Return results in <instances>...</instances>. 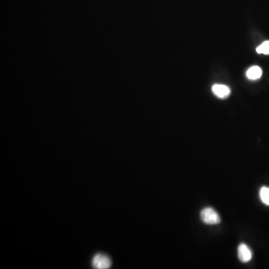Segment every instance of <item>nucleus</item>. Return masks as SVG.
<instances>
[{"label":"nucleus","instance_id":"f257e3e1","mask_svg":"<svg viewBox=\"0 0 269 269\" xmlns=\"http://www.w3.org/2000/svg\"><path fill=\"white\" fill-rule=\"evenodd\" d=\"M201 219L206 224H217L221 222L220 216L212 208H205L201 211Z\"/></svg>","mask_w":269,"mask_h":269},{"label":"nucleus","instance_id":"f03ea898","mask_svg":"<svg viewBox=\"0 0 269 269\" xmlns=\"http://www.w3.org/2000/svg\"><path fill=\"white\" fill-rule=\"evenodd\" d=\"M92 266L94 269H110L112 266V260L107 255L98 253L93 257L92 260Z\"/></svg>","mask_w":269,"mask_h":269},{"label":"nucleus","instance_id":"7ed1b4c3","mask_svg":"<svg viewBox=\"0 0 269 269\" xmlns=\"http://www.w3.org/2000/svg\"><path fill=\"white\" fill-rule=\"evenodd\" d=\"M238 257L242 263H247L252 258V253L246 245L241 244L238 248Z\"/></svg>","mask_w":269,"mask_h":269},{"label":"nucleus","instance_id":"20e7f679","mask_svg":"<svg viewBox=\"0 0 269 269\" xmlns=\"http://www.w3.org/2000/svg\"><path fill=\"white\" fill-rule=\"evenodd\" d=\"M212 90L214 94L221 99L226 98L230 93V89L224 85H214Z\"/></svg>","mask_w":269,"mask_h":269},{"label":"nucleus","instance_id":"39448f33","mask_svg":"<svg viewBox=\"0 0 269 269\" xmlns=\"http://www.w3.org/2000/svg\"><path fill=\"white\" fill-rule=\"evenodd\" d=\"M262 74H263V71L258 66L252 67L247 70V73H246L247 77L249 79H251V80L260 79Z\"/></svg>","mask_w":269,"mask_h":269},{"label":"nucleus","instance_id":"423d86ee","mask_svg":"<svg viewBox=\"0 0 269 269\" xmlns=\"http://www.w3.org/2000/svg\"><path fill=\"white\" fill-rule=\"evenodd\" d=\"M260 198H261L262 202L264 204L269 205V187H263L260 189Z\"/></svg>","mask_w":269,"mask_h":269},{"label":"nucleus","instance_id":"0eeeda50","mask_svg":"<svg viewBox=\"0 0 269 269\" xmlns=\"http://www.w3.org/2000/svg\"><path fill=\"white\" fill-rule=\"evenodd\" d=\"M257 52L259 54H265V55H269V42H265L262 44L260 46L257 48Z\"/></svg>","mask_w":269,"mask_h":269}]
</instances>
